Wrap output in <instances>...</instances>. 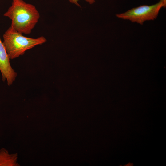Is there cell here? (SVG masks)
<instances>
[{"label":"cell","instance_id":"obj_6","mask_svg":"<svg viewBox=\"0 0 166 166\" xmlns=\"http://www.w3.org/2000/svg\"><path fill=\"white\" fill-rule=\"evenodd\" d=\"M72 4H74L78 7H81L80 5L78 3L79 0H68ZM87 2L90 4H93L95 2V0H85Z\"/></svg>","mask_w":166,"mask_h":166},{"label":"cell","instance_id":"obj_2","mask_svg":"<svg viewBox=\"0 0 166 166\" xmlns=\"http://www.w3.org/2000/svg\"><path fill=\"white\" fill-rule=\"evenodd\" d=\"M3 43L10 59L23 55L27 50L45 43L46 38L42 36L33 38L24 36L11 26L3 35Z\"/></svg>","mask_w":166,"mask_h":166},{"label":"cell","instance_id":"obj_4","mask_svg":"<svg viewBox=\"0 0 166 166\" xmlns=\"http://www.w3.org/2000/svg\"><path fill=\"white\" fill-rule=\"evenodd\" d=\"M10 60L0 37V71L2 75V80L3 81L6 80L8 86L13 84L17 76V73L10 64Z\"/></svg>","mask_w":166,"mask_h":166},{"label":"cell","instance_id":"obj_3","mask_svg":"<svg viewBox=\"0 0 166 166\" xmlns=\"http://www.w3.org/2000/svg\"><path fill=\"white\" fill-rule=\"evenodd\" d=\"M166 6V0H160L156 4L140 6L125 12L117 14L116 16L120 19L143 25L145 21L156 19L161 8Z\"/></svg>","mask_w":166,"mask_h":166},{"label":"cell","instance_id":"obj_7","mask_svg":"<svg viewBox=\"0 0 166 166\" xmlns=\"http://www.w3.org/2000/svg\"></svg>","mask_w":166,"mask_h":166},{"label":"cell","instance_id":"obj_5","mask_svg":"<svg viewBox=\"0 0 166 166\" xmlns=\"http://www.w3.org/2000/svg\"><path fill=\"white\" fill-rule=\"evenodd\" d=\"M9 157L6 152L3 149L0 151V165L8 164Z\"/></svg>","mask_w":166,"mask_h":166},{"label":"cell","instance_id":"obj_1","mask_svg":"<svg viewBox=\"0 0 166 166\" xmlns=\"http://www.w3.org/2000/svg\"><path fill=\"white\" fill-rule=\"evenodd\" d=\"M3 15L11 20L10 26L14 29L26 34L31 33L40 17L35 6L23 0H12Z\"/></svg>","mask_w":166,"mask_h":166}]
</instances>
